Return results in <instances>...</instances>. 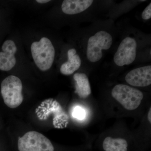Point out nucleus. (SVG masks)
Listing matches in <instances>:
<instances>
[{
  "label": "nucleus",
  "mask_w": 151,
  "mask_h": 151,
  "mask_svg": "<svg viewBox=\"0 0 151 151\" xmlns=\"http://www.w3.org/2000/svg\"><path fill=\"white\" fill-rule=\"evenodd\" d=\"M32 55L36 65L40 70L50 69L54 62L55 50L48 38L43 37L39 41L34 42L31 46Z\"/></svg>",
  "instance_id": "1"
},
{
  "label": "nucleus",
  "mask_w": 151,
  "mask_h": 151,
  "mask_svg": "<svg viewBox=\"0 0 151 151\" xmlns=\"http://www.w3.org/2000/svg\"><path fill=\"white\" fill-rule=\"evenodd\" d=\"M22 81L15 76L11 75L3 80L1 84V94L4 102L8 107L15 108L22 103Z\"/></svg>",
  "instance_id": "2"
},
{
  "label": "nucleus",
  "mask_w": 151,
  "mask_h": 151,
  "mask_svg": "<svg viewBox=\"0 0 151 151\" xmlns=\"http://www.w3.org/2000/svg\"><path fill=\"white\" fill-rule=\"evenodd\" d=\"M111 94L115 100L129 111L137 108L143 98L141 91L125 84H118L114 86Z\"/></svg>",
  "instance_id": "3"
},
{
  "label": "nucleus",
  "mask_w": 151,
  "mask_h": 151,
  "mask_svg": "<svg viewBox=\"0 0 151 151\" xmlns=\"http://www.w3.org/2000/svg\"><path fill=\"white\" fill-rule=\"evenodd\" d=\"M113 43L112 36L105 31H100L89 37L87 43L86 55L91 62L99 61L103 57V50L111 48Z\"/></svg>",
  "instance_id": "4"
},
{
  "label": "nucleus",
  "mask_w": 151,
  "mask_h": 151,
  "mask_svg": "<svg viewBox=\"0 0 151 151\" xmlns=\"http://www.w3.org/2000/svg\"><path fill=\"white\" fill-rule=\"evenodd\" d=\"M19 151H54L50 140L42 134L35 131L28 132L19 139Z\"/></svg>",
  "instance_id": "5"
},
{
  "label": "nucleus",
  "mask_w": 151,
  "mask_h": 151,
  "mask_svg": "<svg viewBox=\"0 0 151 151\" xmlns=\"http://www.w3.org/2000/svg\"><path fill=\"white\" fill-rule=\"evenodd\" d=\"M137 48V42L134 39L125 38L121 42L115 53L114 62L119 66L131 64L136 59Z\"/></svg>",
  "instance_id": "6"
},
{
  "label": "nucleus",
  "mask_w": 151,
  "mask_h": 151,
  "mask_svg": "<svg viewBox=\"0 0 151 151\" xmlns=\"http://www.w3.org/2000/svg\"><path fill=\"white\" fill-rule=\"evenodd\" d=\"M125 79L132 86L145 87L151 84V66H143L133 69L127 73Z\"/></svg>",
  "instance_id": "7"
},
{
  "label": "nucleus",
  "mask_w": 151,
  "mask_h": 151,
  "mask_svg": "<svg viewBox=\"0 0 151 151\" xmlns=\"http://www.w3.org/2000/svg\"><path fill=\"white\" fill-rule=\"evenodd\" d=\"M2 51L0 52V70L9 71L16 65L17 60L15 54L17 47L13 41L8 40L3 43Z\"/></svg>",
  "instance_id": "8"
},
{
  "label": "nucleus",
  "mask_w": 151,
  "mask_h": 151,
  "mask_svg": "<svg viewBox=\"0 0 151 151\" xmlns=\"http://www.w3.org/2000/svg\"><path fill=\"white\" fill-rule=\"evenodd\" d=\"M93 3L92 0H65L63 2L61 9L66 14H76L86 10Z\"/></svg>",
  "instance_id": "9"
},
{
  "label": "nucleus",
  "mask_w": 151,
  "mask_h": 151,
  "mask_svg": "<svg viewBox=\"0 0 151 151\" xmlns=\"http://www.w3.org/2000/svg\"><path fill=\"white\" fill-rule=\"evenodd\" d=\"M68 60L61 65L60 71L65 75H70L79 69L81 65V60L76 54L75 49H70L68 52Z\"/></svg>",
  "instance_id": "10"
},
{
  "label": "nucleus",
  "mask_w": 151,
  "mask_h": 151,
  "mask_svg": "<svg viewBox=\"0 0 151 151\" xmlns=\"http://www.w3.org/2000/svg\"><path fill=\"white\" fill-rule=\"evenodd\" d=\"M75 81V92L81 98H86L91 93L88 77L84 73H76L73 75Z\"/></svg>",
  "instance_id": "11"
},
{
  "label": "nucleus",
  "mask_w": 151,
  "mask_h": 151,
  "mask_svg": "<svg viewBox=\"0 0 151 151\" xmlns=\"http://www.w3.org/2000/svg\"><path fill=\"white\" fill-rule=\"evenodd\" d=\"M128 143L122 138L107 137L103 141V148L105 151H127Z\"/></svg>",
  "instance_id": "12"
},
{
  "label": "nucleus",
  "mask_w": 151,
  "mask_h": 151,
  "mask_svg": "<svg viewBox=\"0 0 151 151\" xmlns=\"http://www.w3.org/2000/svg\"><path fill=\"white\" fill-rule=\"evenodd\" d=\"M72 115L75 119L79 120H83L86 117V111L82 107L76 106L74 107L72 111Z\"/></svg>",
  "instance_id": "13"
},
{
  "label": "nucleus",
  "mask_w": 151,
  "mask_h": 151,
  "mask_svg": "<svg viewBox=\"0 0 151 151\" xmlns=\"http://www.w3.org/2000/svg\"><path fill=\"white\" fill-rule=\"evenodd\" d=\"M151 17V3L145 9L142 13V18L144 20H148Z\"/></svg>",
  "instance_id": "14"
},
{
  "label": "nucleus",
  "mask_w": 151,
  "mask_h": 151,
  "mask_svg": "<svg viewBox=\"0 0 151 151\" xmlns=\"http://www.w3.org/2000/svg\"><path fill=\"white\" fill-rule=\"evenodd\" d=\"M49 0H37L36 1L40 4H45L50 1Z\"/></svg>",
  "instance_id": "15"
},
{
  "label": "nucleus",
  "mask_w": 151,
  "mask_h": 151,
  "mask_svg": "<svg viewBox=\"0 0 151 151\" xmlns=\"http://www.w3.org/2000/svg\"><path fill=\"white\" fill-rule=\"evenodd\" d=\"M148 119L149 122L150 123H151V108H150V110H149L148 115Z\"/></svg>",
  "instance_id": "16"
}]
</instances>
